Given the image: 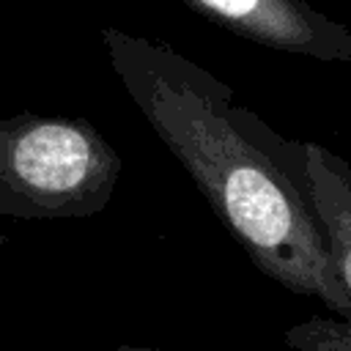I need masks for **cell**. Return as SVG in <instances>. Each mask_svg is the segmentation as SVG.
Instances as JSON below:
<instances>
[{"mask_svg": "<svg viewBox=\"0 0 351 351\" xmlns=\"http://www.w3.org/2000/svg\"><path fill=\"white\" fill-rule=\"evenodd\" d=\"M110 63L154 132L192 173L252 261L291 291L351 313L329 239L310 203L258 145V121L230 90L165 44L104 27Z\"/></svg>", "mask_w": 351, "mask_h": 351, "instance_id": "cell-1", "label": "cell"}, {"mask_svg": "<svg viewBox=\"0 0 351 351\" xmlns=\"http://www.w3.org/2000/svg\"><path fill=\"white\" fill-rule=\"evenodd\" d=\"M112 151L77 121L19 118L3 134V197L22 214H74L104 200Z\"/></svg>", "mask_w": 351, "mask_h": 351, "instance_id": "cell-2", "label": "cell"}, {"mask_svg": "<svg viewBox=\"0 0 351 351\" xmlns=\"http://www.w3.org/2000/svg\"><path fill=\"white\" fill-rule=\"evenodd\" d=\"M233 36L255 44L310 55L318 60H351V30L315 11L307 0H184Z\"/></svg>", "mask_w": 351, "mask_h": 351, "instance_id": "cell-3", "label": "cell"}, {"mask_svg": "<svg viewBox=\"0 0 351 351\" xmlns=\"http://www.w3.org/2000/svg\"><path fill=\"white\" fill-rule=\"evenodd\" d=\"M288 148L302 165V181L310 192L307 203L329 239L335 266L346 291L351 293V176L318 145L288 143Z\"/></svg>", "mask_w": 351, "mask_h": 351, "instance_id": "cell-4", "label": "cell"}]
</instances>
